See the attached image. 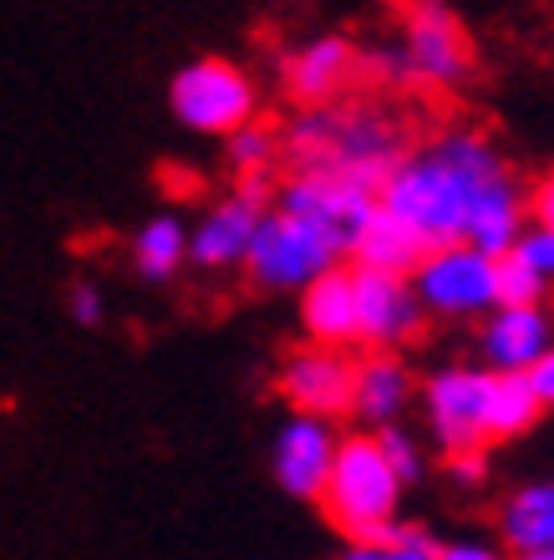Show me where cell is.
<instances>
[{"label":"cell","mask_w":554,"mask_h":560,"mask_svg":"<svg viewBox=\"0 0 554 560\" xmlns=\"http://www.w3.org/2000/svg\"><path fill=\"white\" fill-rule=\"evenodd\" d=\"M494 174H504V159H498V148L488 138L448 133L438 143L417 148V153H402L377 184V205L392 209L397 220L433 250V245L463 240L468 205Z\"/></svg>","instance_id":"6da1fadb"},{"label":"cell","mask_w":554,"mask_h":560,"mask_svg":"<svg viewBox=\"0 0 554 560\" xmlns=\"http://www.w3.org/2000/svg\"><path fill=\"white\" fill-rule=\"evenodd\" d=\"M285 153L295 168H341L366 184H381L387 168L402 159V133L377 107H316L295 118Z\"/></svg>","instance_id":"7a4b0ae2"},{"label":"cell","mask_w":554,"mask_h":560,"mask_svg":"<svg viewBox=\"0 0 554 560\" xmlns=\"http://www.w3.org/2000/svg\"><path fill=\"white\" fill-rule=\"evenodd\" d=\"M397 504H402V485L397 474L381 464L377 439L372 433H351L335 443L331 474L321 485V510L346 540H366L381 546L387 530L397 525Z\"/></svg>","instance_id":"3957f363"},{"label":"cell","mask_w":554,"mask_h":560,"mask_svg":"<svg viewBox=\"0 0 554 560\" xmlns=\"http://www.w3.org/2000/svg\"><path fill=\"white\" fill-rule=\"evenodd\" d=\"M168 107H174V118L189 133L229 138L234 128L255 122L260 92H255V77L245 67H234L224 57H199L184 61L178 77L168 82Z\"/></svg>","instance_id":"277c9868"},{"label":"cell","mask_w":554,"mask_h":560,"mask_svg":"<svg viewBox=\"0 0 554 560\" xmlns=\"http://www.w3.org/2000/svg\"><path fill=\"white\" fill-rule=\"evenodd\" d=\"M239 266L249 270V280L260 291H300L321 270L341 266V250L316 230V224L295 220L285 209H264L255 220V235L245 245V260Z\"/></svg>","instance_id":"5b68a950"},{"label":"cell","mask_w":554,"mask_h":560,"mask_svg":"<svg viewBox=\"0 0 554 560\" xmlns=\"http://www.w3.org/2000/svg\"><path fill=\"white\" fill-rule=\"evenodd\" d=\"M417 306L448 322H479L494 311V255L473 250L463 240L433 245L408 276Z\"/></svg>","instance_id":"8992f818"},{"label":"cell","mask_w":554,"mask_h":560,"mask_svg":"<svg viewBox=\"0 0 554 560\" xmlns=\"http://www.w3.org/2000/svg\"><path fill=\"white\" fill-rule=\"evenodd\" d=\"M280 209L316 224L335 250L351 255V240H356L362 220L377 209V184L341 174V168H295V178L280 194Z\"/></svg>","instance_id":"52a82bcc"},{"label":"cell","mask_w":554,"mask_h":560,"mask_svg":"<svg viewBox=\"0 0 554 560\" xmlns=\"http://www.w3.org/2000/svg\"><path fill=\"white\" fill-rule=\"evenodd\" d=\"M402 67L408 82L427 88H463L473 72V46H468L463 21L443 0H408L402 5Z\"/></svg>","instance_id":"ba28073f"},{"label":"cell","mask_w":554,"mask_h":560,"mask_svg":"<svg viewBox=\"0 0 554 560\" xmlns=\"http://www.w3.org/2000/svg\"><path fill=\"white\" fill-rule=\"evenodd\" d=\"M351 368L356 357L346 347H295L285 362H280V398L291 402L295 413H310V418H335L351 413Z\"/></svg>","instance_id":"9c48e42d"},{"label":"cell","mask_w":554,"mask_h":560,"mask_svg":"<svg viewBox=\"0 0 554 560\" xmlns=\"http://www.w3.org/2000/svg\"><path fill=\"white\" fill-rule=\"evenodd\" d=\"M351 306H356V341L372 352H392L417 337L423 306L412 295L408 276H381V270H351Z\"/></svg>","instance_id":"30bf717a"},{"label":"cell","mask_w":554,"mask_h":560,"mask_svg":"<svg viewBox=\"0 0 554 560\" xmlns=\"http://www.w3.org/2000/svg\"><path fill=\"white\" fill-rule=\"evenodd\" d=\"M264 199H270V184L264 174H245V184L220 199L209 209L204 220L189 230V260L204 270H224V266H239L245 260V245L255 235V220L264 214Z\"/></svg>","instance_id":"8fae6325"},{"label":"cell","mask_w":554,"mask_h":560,"mask_svg":"<svg viewBox=\"0 0 554 560\" xmlns=\"http://www.w3.org/2000/svg\"><path fill=\"white\" fill-rule=\"evenodd\" d=\"M335 423L310 413H291L275 433V448H270V469H275V485L291 494V500H321V485L331 474L335 458Z\"/></svg>","instance_id":"7c38bea8"},{"label":"cell","mask_w":554,"mask_h":560,"mask_svg":"<svg viewBox=\"0 0 554 560\" xmlns=\"http://www.w3.org/2000/svg\"><path fill=\"white\" fill-rule=\"evenodd\" d=\"M427 428L448 454L483 448V368H443L423 383Z\"/></svg>","instance_id":"4fadbf2b"},{"label":"cell","mask_w":554,"mask_h":560,"mask_svg":"<svg viewBox=\"0 0 554 560\" xmlns=\"http://www.w3.org/2000/svg\"><path fill=\"white\" fill-rule=\"evenodd\" d=\"M483 372H524L550 352V311L544 306H494L479 316Z\"/></svg>","instance_id":"5bb4252c"},{"label":"cell","mask_w":554,"mask_h":560,"mask_svg":"<svg viewBox=\"0 0 554 560\" xmlns=\"http://www.w3.org/2000/svg\"><path fill=\"white\" fill-rule=\"evenodd\" d=\"M280 77H285V92L295 103L326 107L356 77V46L346 36H316L280 61Z\"/></svg>","instance_id":"9a60e30c"},{"label":"cell","mask_w":554,"mask_h":560,"mask_svg":"<svg viewBox=\"0 0 554 560\" xmlns=\"http://www.w3.org/2000/svg\"><path fill=\"white\" fill-rule=\"evenodd\" d=\"M412 383L408 362H397L392 352H372L351 368V413L362 418L366 428H387L412 408Z\"/></svg>","instance_id":"2e32d148"},{"label":"cell","mask_w":554,"mask_h":560,"mask_svg":"<svg viewBox=\"0 0 554 560\" xmlns=\"http://www.w3.org/2000/svg\"><path fill=\"white\" fill-rule=\"evenodd\" d=\"M529 224V209H524V189L514 184L509 174H494L473 194V205H468V220H463V245L483 255H504L519 240V230Z\"/></svg>","instance_id":"e0dca14e"},{"label":"cell","mask_w":554,"mask_h":560,"mask_svg":"<svg viewBox=\"0 0 554 560\" xmlns=\"http://www.w3.org/2000/svg\"><path fill=\"white\" fill-rule=\"evenodd\" d=\"M300 326L316 347H356V306H351V270L331 266L300 285Z\"/></svg>","instance_id":"ac0fdd59"},{"label":"cell","mask_w":554,"mask_h":560,"mask_svg":"<svg viewBox=\"0 0 554 560\" xmlns=\"http://www.w3.org/2000/svg\"><path fill=\"white\" fill-rule=\"evenodd\" d=\"M550 413L534 393H529L524 372H483V443H509L540 428Z\"/></svg>","instance_id":"d6986e66"},{"label":"cell","mask_w":554,"mask_h":560,"mask_svg":"<svg viewBox=\"0 0 554 560\" xmlns=\"http://www.w3.org/2000/svg\"><path fill=\"white\" fill-rule=\"evenodd\" d=\"M423 240L412 235L408 224L397 220L392 209H372L351 240V255H356V266L362 270H381V276H412V266L423 260Z\"/></svg>","instance_id":"ffe728a7"},{"label":"cell","mask_w":554,"mask_h":560,"mask_svg":"<svg viewBox=\"0 0 554 560\" xmlns=\"http://www.w3.org/2000/svg\"><path fill=\"white\" fill-rule=\"evenodd\" d=\"M504 546L514 556H529V550H554V485H519L504 500Z\"/></svg>","instance_id":"44dd1931"},{"label":"cell","mask_w":554,"mask_h":560,"mask_svg":"<svg viewBox=\"0 0 554 560\" xmlns=\"http://www.w3.org/2000/svg\"><path fill=\"white\" fill-rule=\"evenodd\" d=\"M189 260V224L178 214H153V220L132 235V266L148 280H168Z\"/></svg>","instance_id":"7402d4cb"},{"label":"cell","mask_w":554,"mask_h":560,"mask_svg":"<svg viewBox=\"0 0 554 560\" xmlns=\"http://www.w3.org/2000/svg\"><path fill=\"white\" fill-rule=\"evenodd\" d=\"M544 295H550V280L534 276L524 260L514 255L494 260V306H544Z\"/></svg>","instance_id":"603a6c76"},{"label":"cell","mask_w":554,"mask_h":560,"mask_svg":"<svg viewBox=\"0 0 554 560\" xmlns=\"http://www.w3.org/2000/svg\"><path fill=\"white\" fill-rule=\"evenodd\" d=\"M377 439V454H381V464L397 474V485L408 489V485H417L427 474V458H423V443L412 439L408 428H397V423H387V428H377L372 433Z\"/></svg>","instance_id":"cb8c5ba5"},{"label":"cell","mask_w":554,"mask_h":560,"mask_svg":"<svg viewBox=\"0 0 554 560\" xmlns=\"http://www.w3.org/2000/svg\"><path fill=\"white\" fill-rule=\"evenodd\" d=\"M229 163L239 168V174H264L270 168V159H275V133L270 128H260V122H245V128H234L229 138Z\"/></svg>","instance_id":"d4e9b609"},{"label":"cell","mask_w":554,"mask_h":560,"mask_svg":"<svg viewBox=\"0 0 554 560\" xmlns=\"http://www.w3.org/2000/svg\"><path fill=\"white\" fill-rule=\"evenodd\" d=\"M504 255L524 260L534 276L550 280L554 276V224H524V230H519V240H514Z\"/></svg>","instance_id":"484cf974"},{"label":"cell","mask_w":554,"mask_h":560,"mask_svg":"<svg viewBox=\"0 0 554 560\" xmlns=\"http://www.w3.org/2000/svg\"><path fill=\"white\" fill-rule=\"evenodd\" d=\"M381 560H438V540L427 530H417V525L397 520L387 530V540H381Z\"/></svg>","instance_id":"4316f807"},{"label":"cell","mask_w":554,"mask_h":560,"mask_svg":"<svg viewBox=\"0 0 554 560\" xmlns=\"http://www.w3.org/2000/svg\"><path fill=\"white\" fill-rule=\"evenodd\" d=\"M448 474L458 489H479L483 479H488V458H483V448H463V454H448Z\"/></svg>","instance_id":"83f0119b"},{"label":"cell","mask_w":554,"mask_h":560,"mask_svg":"<svg viewBox=\"0 0 554 560\" xmlns=\"http://www.w3.org/2000/svg\"><path fill=\"white\" fill-rule=\"evenodd\" d=\"M67 311H72V322H82V326H97L103 322V311H107V301H103V291L97 285H72V295H67Z\"/></svg>","instance_id":"f1b7e54d"},{"label":"cell","mask_w":554,"mask_h":560,"mask_svg":"<svg viewBox=\"0 0 554 560\" xmlns=\"http://www.w3.org/2000/svg\"><path fill=\"white\" fill-rule=\"evenodd\" d=\"M362 72H372V82H408V67H402V51H372V57H356Z\"/></svg>","instance_id":"f546056e"},{"label":"cell","mask_w":554,"mask_h":560,"mask_svg":"<svg viewBox=\"0 0 554 560\" xmlns=\"http://www.w3.org/2000/svg\"><path fill=\"white\" fill-rule=\"evenodd\" d=\"M524 383H529V393H534V398L550 408V402H554V352H544L540 362H529V368H524Z\"/></svg>","instance_id":"4dcf8cb0"},{"label":"cell","mask_w":554,"mask_h":560,"mask_svg":"<svg viewBox=\"0 0 554 560\" xmlns=\"http://www.w3.org/2000/svg\"><path fill=\"white\" fill-rule=\"evenodd\" d=\"M438 560H504V550L488 540H452V546H438Z\"/></svg>","instance_id":"1f68e13d"},{"label":"cell","mask_w":554,"mask_h":560,"mask_svg":"<svg viewBox=\"0 0 554 560\" xmlns=\"http://www.w3.org/2000/svg\"><path fill=\"white\" fill-rule=\"evenodd\" d=\"M524 209L534 214V224H550L554 220V184H540L534 194H524Z\"/></svg>","instance_id":"d6a6232c"},{"label":"cell","mask_w":554,"mask_h":560,"mask_svg":"<svg viewBox=\"0 0 554 560\" xmlns=\"http://www.w3.org/2000/svg\"><path fill=\"white\" fill-rule=\"evenodd\" d=\"M335 560H381V546H366V540H351L346 550H341V556Z\"/></svg>","instance_id":"836d02e7"},{"label":"cell","mask_w":554,"mask_h":560,"mask_svg":"<svg viewBox=\"0 0 554 560\" xmlns=\"http://www.w3.org/2000/svg\"><path fill=\"white\" fill-rule=\"evenodd\" d=\"M519 560H554V550H529V556H519Z\"/></svg>","instance_id":"e575fe53"}]
</instances>
